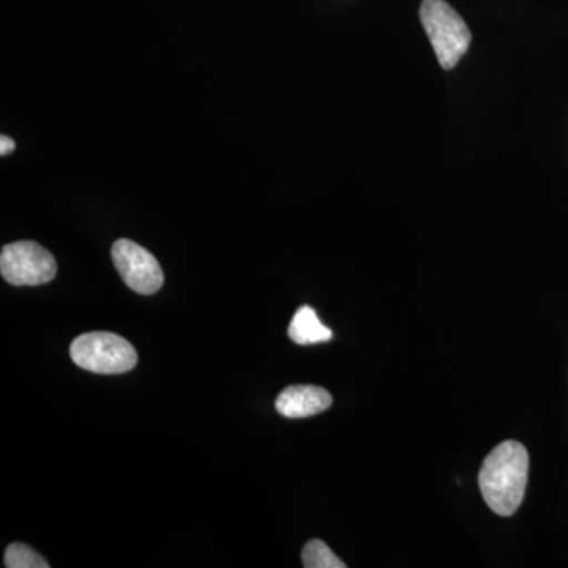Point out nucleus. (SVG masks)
<instances>
[{"label":"nucleus","instance_id":"3","mask_svg":"<svg viewBox=\"0 0 568 568\" xmlns=\"http://www.w3.org/2000/svg\"><path fill=\"white\" fill-rule=\"evenodd\" d=\"M71 361L97 375H122L138 364L134 347L111 332H91L78 336L70 346Z\"/></svg>","mask_w":568,"mask_h":568},{"label":"nucleus","instance_id":"5","mask_svg":"<svg viewBox=\"0 0 568 568\" xmlns=\"http://www.w3.org/2000/svg\"><path fill=\"white\" fill-rule=\"evenodd\" d=\"M111 256L119 275L134 293L152 295L162 290V267L155 256L141 245L129 239H121L112 245Z\"/></svg>","mask_w":568,"mask_h":568},{"label":"nucleus","instance_id":"1","mask_svg":"<svg viewBox=\"0 0 568 568\" xmlns=\"http://www.w3.org/2000/svg\"><path fill=\"white\" fill-rule=\"evenodd\" d=\"M529 454L517 440L499 444L485 458L478 487L487 506L500 517H511L521 506L528 487Z\"/></svg>","mask_w":568,"mask_h":568},{"label":"nucleus","instance_id":"8","mask_svg":"<svg viewBox=\"0 0 568 568\" xmlns=\"http://www.w3.org/2000/svg\"><path fill=\"white\" fill-rule=\"evenodd\" d=\"M302 562L305 568H346V564L336 558L334 551L321 540H312L305 545Z\"/></svg>","mask_w":568,"mask_h":568},{"label":"nucleus","instance_id":"9","mask_svg":"<svg viewBox=\"0 0 568 568\" xmlns=\"http://www.w3.org/2000/svg\"><path fill=\"white\" fill-rule=\"evenodd\" d=\"M7 568H50L47 559L24 544H11L6 551Z\"/></svg>","mask_w":568,"mask_h":568},{"label":"nucleus","instance_id":"4","mask_svg":"<svg viewBox=\"0 0 568 568\" xmlns=\"http://www.w3.org/2000/svg\"><path fill=\"white\" fill-rule=\"evenodd\" d=\"M0 274L13 286H40L58 274V263L37 242L22 241L6 245L0 254Z\"/></svg>","mask_w":568,"mask_h":568},{"label":"nucleus","instance_id":"2","mask_svg":"<svg viewBox=\"0 0 568 568\" xmlns=\"http://www.w3.org/2000/svg\"><path fill=\"white\" fill-rule=\"evenodd\" d=\"M420 21L440 67L444 70L454 69L470 44L466 22L446 0H424Z\"/></svg>","mask_w":568,"mask_h":568},{"label":"nucleus","instance_id":"6","mask_svg":"<svg viewBox=\"0 0 568 568\" xmlns=\"http://www.w3.org/2000/svg\"><path fill=\"white\" fill-rule=\"evenodd\" d=\"M332 402V395L323 387L290 386L278 395L275 407L284 417L305 418L324 413Z\"/></svg>","mask_w":568,"mask_h":568},{"label":"nucleus","instance_id":"10","mask_svg":"<svg viewBox=\"0 0 568 568\" xmlns=\"http://www.w3.org/2000/svg\"><path fill=\"white\" fill-rule=\"evenodd\" d=\"M11 151H14V141L2 134V138H0V155H9Z\"/></svg>","mask_w":568,"mask_h":568},{"label":"nucleus","instance_id":"7","mask_svg":"<svg viewBox=\"0 0 568 568\" xmlns=\"http://www.w3.org/2000/svg\"><path fill=\"white\" fill-rule=\"evenodd\" d=\"M287 335L295 345L310 346L325 343L334 336L331 328L325 327L312 306H301L291 321Z\"/></svg>","mask_w":568,"mask_h":568}]
</instances>
